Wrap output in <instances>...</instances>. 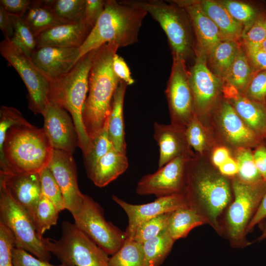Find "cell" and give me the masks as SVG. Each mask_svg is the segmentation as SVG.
<instances>
[{
	"label": "cell",
	"instance_id": "obj_1",
	"mask_svg": "<svg viewBox=\"0 0 266 266\" xmlns=\"http://www.w3.org/2000/svg\"><path fill=\"white\" fill-rule=\"evenodd\" d=\"M119 48L115 43H107L98 48L91 68L82 119L91 140L102 129L108 118L113 95L120 81L112 66Z\"/></svg>",
	"mask_w": 266,
	"mask_h": 266
},
{
	"label": "cell",
	"instance_id": "obj_2",
	"mask_svg": "<svg viewBox=\"0 0 266 266\" xmlns=\"http://www.w3.org/2000/svg\"><path fill=\"white\" fill-rule=\"evenodd\" d=\"M43 128L15 126L6 133L0 153V170L39 173L47 167L54 153Z\"/></svg>",
	"mask_w": 266,
	"mask_h": 266
},
{
	"label": "cell",
	"instance_id": "obj_3",
	"mask_svg": "<svg viewBox=\"0 0 266 266\" xmlns=\"http://www.w3.org/2000/svg\"><path fill=\"white\" fill-rule=\"evenodd\" d=\"M147 13L123 1L107 0L104 10L79 48V60L107 43L123 47L136 43Z\"/></svg>",
	"mask_w": 266,
	"mask_h": 266
},
{
	"label": "cell",
	"instance_id": "obj_4",
	"mask_svg": "<svg viewBox=\"0 0 266 266\" xmlns=\"http://www.w3.org/2000/svg\"><path fill=\"white\" fill-rule=\"evenodd\" d=\"M97 49L82 56L66 74L50 82L49 101L68 111L73 121L78 146L84 156L90 151L92 140L88 135L82 119L83 108L88 92L90 72Z\"/></svg>",
	"mask_w": 266,
	"mask_h": 266
},
{
	"label": "cell",
	"instance_id": "obj_5",
	"mask_svg": "<svg viewBox=\"0 0 266 266\" xmlns=\"http://www.w3.org/2000/svg\"><path fill=\"white\" fill-rule=\"evenodd\" d=\"M144 10L157 21L166 34L173 58L186 61L195 50L192 26L187 12L175 2L161 0H123Z\"/></svg>",
	"mask_w": 266,
	"mask_h": 266
},
{
	"label": "cell",
	"instance_id": "obj_6",
	"mask_svg": "<svg viewBox=\"0 0 266 266\" xmlns=\"http://www.w3.org/2000/svg\"><path fill=\"white\" fill-rule=\"evenodd\" d=\"M185 194L189 207L204 208L215 227L217 219L231 200V190L227 180L214 172H204L190 160L187 171Z\"/></svg>",
	"mask_w": 266,
	"mask_h": 266
},
{
	"label": "cell",
	"instance_id": "obj_7",
	"mask_svg": "<svg viewBox=\"0 0 266 266\" xmlns=\"http://www.w3.org/2000/svg\"><path fill=\"white\" fill-rule=\"evenodd\" d=\"M62 234L57 240L43 238L46 248L67 266H109L108 255L74 225L62 223Z\"/></svg>",
	"mask_w": 266,
	"mask_h": 266
},
{
	"label": "cell",
	"instance_id": "obj_8",
	"mask_svg": "<svg viewBox=\"0 0 266 266\" xmlns=\"http://www.w3.org/2000/svg\"><path fill=\"white\" fill-rule=\"evenodd\" d=\"M0 221L11 232L15 247L22 248L41 260L49 262L51 253L44 244L28 212L11 196L0 181Z\"/></svg>",
	"mask_w": 266,
	"mask_h": 266
},
{
	"label": "cell",
	"instance_id": "obj_9",
	"mask_svg": "<svg viewBox=\"0 0 266 266\" xmlns=\"http://www.w3.org/2000/svg\"><path fill=\"white\" fill-rule=\"evenodd\" d=\"M1 55L19 74L28 92L29 108L34 114H42L49 102L50 81L33 62L31 57L8 37L0 43Z\"/></svg>",
	"mask_w": 266,
	"mask_h": 266
},
{
	"label": "cell",
	"instance_id": "obj_10",
	"mask_svg": "<svg viewBox=\"0 0 266 266\" xmlns=\"http://www.w3.org/2000/svg\"><path fill=\"white\" fill-rule=\"evenodd\" d=\"M72 215L75 226L108 255L115 253L126 239L125 232L107 221L101 206L88 195L84 194L80 210Z\"/></svg>",
	"mask_w": 266,
	"mask_h": 266
},
{
	"label": "cell",
	"instance_id": "obj_11",
	"mask_svg": "<svg viewBox=\"0 0 266 266\" xmlns=\"http://www.w3.org/2000/svg\"><path fill=\"white\" fill-rule=\"evenodd\" d=\"M234 196L227 214L229 234L232 239L242 238L266 192V181L249 183L240 179L233 182Z\"/></svg>",
	"mask_w": 266,
	"mask_h": 266
},
{
	"label": "cell",
	"instance_id": "obj_12",
	"mask_svg": "<svg viewBox=\"0 0 266 266\" xmlns=\"http://www.w3.org/2000/svg\"><path fill=\"white\" fill-rule=\"evenodd\" d=\"M166 94L171 124L185 128L196 114L189 72L185 61L173 58Z\"/></svg>",
	"mask_w": 266,
	"mask_h": 266
},
{
	"label": "cell",
	"instance_id": "obj_13",
	"mask_svg": "<svg viewBox=\"0 0 266 266\" xmlns=\"http://www.w3.org/2000/svg\"><path fill=\"white\" fill-rule=\"evenodd\" d=\"M190 160V158L178 157L155 172L144 175L136 185V193L157 198L184 193Z\"/></svg>",
	"mask_w": 266,
	"mask_h": 266
},
{
	"label": "cell",
	"instance_id": "obj_14",
	"mask_svg": "<svg viewBox=\"0 0 266 266\" xmlns=\"http://www.w3.org/2000/svg\"><path fill=\"white\" fill-rule=\"evenodd\" d=\"M196 55L189 72L195 112L199 118L214 107L222 90L223 81L208 68L205 55L197 51Z\"/></svg>",
	"mask_w": 266,
	"mask_h": 266
},
{
	"label": "cell",
	"instance_id": "obj_15",
	"mask_svg": "<svg viewBox=\"0 0 266 266\" xmlns=\"http://www.w3.org/2000/svg\"><path fill=\"white\" fill-rule=\"evenodd\" d=\"M112 199L127 215L128 224L125 233L126 238L131 239L143 223L161 214L189 207L185 193L159 197L153 201L142 204L128 203L116 196H113Z\"/></svg>",
	"mask_w": 266,
	"mask_h": 266
},
{
	"label": "cell",
	"instance_id": "obj_16",
	"mask_svg": "<svg viewBox=\"0 0 266 266\" xmlns=\"http://www.w3.org/2000/svg\"><path fill=\"white\" fill-rule=\"evenodd\" d=\"M62 192L65 208L73 215L80 210L84 194L79 190L76 167L72 154L54 149L48 166Z\"/></svg>",
	"mask_w": 266,
	"mask_h": 266
},
{
	"label": "cell",
	"instance_id": "obj_17",
	"mask_svg": "<svg viewBox=\"0 0 266 266\" xmlns=\"http://www.w3.org/2000/svg\"><path fill=\"white\" fill-rule=\"evenodd\" d=\"M41 115L43 128L53 148L73 154L78 146V138L72 119L66 110L49 101Z\"/></svg>",
	"mask_w": 266,
	"mask_h": 266
},
{
	"label": "cell",
	"instance_id": "obj_18",
	"mask_svg": "<svg viewBox=\"0 0 266 266\" xmlns=\"http://www.w3.org/2000/svg\"><path fill=\"white\" fill-rule=\"evenodd\" d=\"M0 181L12 198L28 212L36 227L37 207L41 197L39 173L0 170Z\"/></svg>",
	"mask_w": 266,
	"mask_h": 266
},
{
	"label": "cell",
	"instance_id": "obj_19",
	"mask_svg": "<svg viewBox=\"0 0 266 266\" xmlns=\"http://www.w3.org/2000/svg\"><path fill=\"white\" fill-rule=\"evenodd\" d=\"M79 48L43 46L36 48L30 57L50 82L68 73L79 60Z\"/></svg>",
	"mask_w": 266,
	"mask_h": 266
},
{
	"label": "cell",
	"instance_id": "obj_20",
	"mask_svg": "<svg viewBox=\"0 0 266 266\" xmlns=\"http://www.w3.org/2000/svg\"><path fill=\"white\" fill-rule=\"evenodd\" d=\"M185 9L194 32L197 51L206 58L214 48L224 40L214 23L206 15L199 1L179 0L174 1Z\"/></svg>",
	"mask_w": 266,
	"mask_h": 266
},
{
	"label": "cell",
	"instance_id": "obj_21",
	"mask_svg": "<svg viewBox=\"0 0 266 266\" xmlns=\"http://www.w3.org/2000/svg\"><path fill=\"white\" fill-rule=\"evenodd\" d=\"M154 137L159 147L158 166L160 168L178 157L190 158L191 147L185 135V128L155 122Z\"/></svg>",
	"mask_w": 266,
	"mask_h": 266
},
{
	"label": "cell",
	"instance_id": "obj_22",
	"mask_svg": "<svg viewBox=\"0 0 266 266\" xmlns=\"http://www.w3.org/2000/svg\"><path fill=\"white\" fill-rule=\"evenodd\" d=\"M225 96L247 127L262 140L266 139V103L252 100L226 84Z\"/></svg>",
	"mask_w": 266,
	"mask_h": 266
},
{
	"label": "cell",
	"instance_id": "obj_23",
	"mask_svg": "<svg viewBox=\"0 0 266 266\" xmlns=\"http://www.w3.org/2000/svg\"><path fill=\"white\" fill-rule=\"evenodd\" d=\"M218 120L224 135L232 145L249 148L261 144L262 140L247 127L229 101L221 104Z\"/></svg>",
	"mask_w": 266,
	"mask_h": 266
},
{
	"label": "cell",
	"instance_id": "obj_24",
	"mask_svg": "<svg viewBox=\"0 0 266 266\" xmlns=\"http://www.w3.org/2000/svg\"><path fill=\"white\" fill-rule=\"evenodd\" d=\"M92 28L84 20L76 23L56 25L38 34L37 47L80 48Z\"/></svg>",
	"mask_w": 266,
	"mask_h": 266
},
{
	"label": "cell",
	"instance_id": "obj_25",
	"mask_svg": "<svg viewBox=\"0 0 266 266\" xmlns=\"http://www.w3.org/2000/svg\"><path fill=\"white\" fill-rule=\"evenodd\" d=\"M128 166L126 153L113 147L99 160L87 175L96 186L103 187L123 174Z\"/></svg>",
	"mask_w": 266,
	"mask_h": 266
},
{
	"label": "cell",
	"instance_id": "obj_26",
	"mask_svg": "<svg viewBox=\"0 0 266 266\" xmlns=\"http://www.w3.org/2000/svg\"><path fill=\"white\" fill-rule=\"evenodd\" d=\"M203 11L214 23L224 40L238 42L241 38L243 27L230 15L220 2L199 1Z\"/></svg>",
	"mask_w": 266,
	"mask_h": 266
},
{
	"label": "cell",
	"instance_id": "obj_27",
	"mask_svg": "<svg viewBox=\"0 0 266 266\" xmlns=\"http://www.w3.org/2000/svg\"><path fill=\"white\" fill-rule=\"evenodd\" d=\"M128 85L120 80L113 95L111 109L108 117V134L114 148L126 153V143L125 137L123 118V105L125 95Z\"/></svg>",
	"mask_w": 266,
	"mask_h": 266
},
{
	"label": "cell",
	"instance_id": "obj_28",
	"mask_svg": "<svg viewBox=\"0 0 266 266\" xmlns=\"http://www.w3.org/2000/svg\"><path fill=\"white\" fill-rule=\"evenodd\" d=\"M36 36L56 25L64 24L56 15L49 0H33L23 17Z\"/></svg>",
	"mask_w": 266,
	"mask_h": 266
},
{
	"label": "cell",
	"instance_id": "obj_29",
	"mask_svg": "<svg viewBox=\"0 0 266 266\" xmlns=\"http://www.w3.org/2000/svg\"><path fill=\"white\" fill-rule=\"evenodd\" d=\"M205 221L199 211L190 207L181 208L171 212L167 232L175 241L186 237L192 230Z\"/></svg>",
	"mask_w": 266,
	"mask_h": 266
},
{
	"label": "cell",
	"instance_id": "obj_30",
	"mask_svg": "<svg viewBox=\"0 0 266 266\" xmlns=\"http://www.w3.org/2000/svg\"><path fill=\"white\" fill-rule=\"evenodd\" d=\"M239 46L236 41L223 40L214 48L207 58L210 69L222 81H224L230 70Z\"/></svg>",
	"mask_w": 266,
	"mask_h": 266
},
{
	"label": "cell",
	"instance_id": "obj_31",
	"mask_svg": "<svg viewBox=\"0 0 266 266\" xmlns=\"http://www.w3.org/2000/svg\"><path fill=\"white\" fill-rule=\"evenodd\" d=\"M245 49L239 46L234 61L224 81L239 92L245 91L255 74Z\"/></svg>",
	"mask_w": 266,
	"mask_h": 266
},
{
	"label": "cell",
	"instance_id": "obj_32",
	"mask_svg": "<svg viewBox=\"0 0 266 266\" xmlns=\"http://www.w3.org/2000/svg\"><path fill=\"white\" fill-rule=\"evenodd\" d=\"M174 241L166 230L143 243L147 266H160L170 252Z\"/></svg>",
	"mask_w": 266,
	"mask_h": 266
},
{
	"label": "cell",
	"instance_id": "obj_33",
	"mask_svg": "<svg viewBox=\"0 0 266 266\" xmlns=\"http://www.w3.org/2000/svg\"><path fill=\"white\" fill-rule=\"evenodd\" d=\"M109 266H147L142 244L126 238L121 247L109 259Z\"/></svg>",
	"mask_w": 266,
	"mask_h": 266
},
{
	"label": "cell",
	"instance_id": "obj_34",
	"mask_svg": "<svg viewBox=\"0 0 266 266\" xmlns=\"http://www.w3.org/2000/svg\"><path fill=\"white\" fill-rule=\"evenodd\" d=\"M56 15L64 24L84 20L86 0H49Z\"/></svg>",
	"mask_w": 266,
	"mask_h": 266
},
{
	"label": "cell",
	"instance_id": "obj_35",
	"mask_svg": "<svg viewBox=\"0 0 266 266\" xmlns=\"http://www.w3.org/2000/svg\"><path fill=\"white\" fill-rule=\"evenodd\" d=\"M108 127V118L102 129L92 139L91 149L84 156L87 175L92 171L99 160L113 147L109 137Z\"/></svg>",
	"mask_w": 266,
	"mask_h": 266
},
{
	"label": "cell",
	"instance_id": "obj_36",
	"mask_svg": "<svg viewBox=\"0 0 266 266\" xmlns=\"http://www.w3.org/2000/svg\"><path fill=\"white\" fill-rule=\"evenodd\" d=\"M13 23L12 42L29 56L37 47L36 37L23 17L11 16Z\"/></svg>",
	"mask_w": 266,
	"mask_h": 266
},
{
	"label": "cell",
	"instance_id": "obj_37",
	"mask_svg": "<svg viewBox=\"0 0 266 266\" xmlns=\"http://www.w3.org/2000/svg\"><path fill=\"white\" fill-rule=\"evenodd\" d=\"M236 154L240 179L249 183H256L263 180L256 166L253 153L249 148H239Z\"/></svg>",
	"mask_w": 266,
	"mask_h": 266
},
{
	"label": "cell",
	"instance_id": "obj_38",
	"mask_svg": "<svg viewBox=\"0 0 266 266\" xmlns=\"http://www.w3.org/2000/svg\"><path fill=\"white\" fill-rule=\"evenodd\" d=\"M59 212L54 204L41 195L37 207L36 223V231L41 238L47 230L56 225Z\"/></svg>",
	"mask_w": 266,
	"mask_h": 266
},
{
	"label": "cell",
	"instance_id": "obj_39",
	"mask_svg": "<svg viewBox=\"0 0 266 266\" xmlns=\"http://www.w3.org/2000/svg\"><path fill=\"white\" fill-rule=\"evenodd\" d=\"M171 212L161 214L141 224L132 239L142 244L166 230Z\"/></svg>",
	"mask_w": 266,
	"mask_h": 266
},
{
	"label": "cell",
	"instance_id": "obj_40",
	"mask_svg": "<svg viewBox=\"0 0 266 266\" xmlns=\"http://www.w3.org/2000/svg\"><path fill=\"white\" fill-rule=\"evenodd\" d=\"M220 2L232 17L242 26L243 31L253 24L258 15L256 10L246 3L230 0Z\"/></svg>",
	"mask_w": 266,
	"mask_h": 266
},
{
	"label": "cell",
	"instance_id": "obj_41",
	"mask_svg": "<svg viewBox=\"0 0 266 266\" xmlns=\"http://www.w3.org/2000/svg\"><path fill=\"white\" fill-rule=\"evenodd\" d=\"M39 174L41 195L51 201L60 212L66 209L62 192L50 169L46 167Z\"/></svg>",
	"mask_w": 266,
	"mask_h": 266
},
{
	"label": "cell",
	"instance_id": "obj_42",
	"mask_svg": "<svg viewBox=\"0 0 266 266\" xmlns=\"http://www.w3.org/2000/svg\"><path fill=\"white\" fill-rule=\"evenodd\" d=\"M31 124L17 109L2 105L0 109V153L2 151L6 133L15 126H29Z\"/></svg>",
	"mask_w": 266,
	"mask_h": 266
},
{
	"label": "cell",
	"instance_id": "obj_43",
	"mask_svg": "<svg viewBox=\"0 0 266 266\" xmlns=\"http://www.w3.org/2000/svg\"><path fill=\"white\" fill-rule=\"evenodd\" d=\"M185 135L188 144L196 152L202 154L206 145V135L199 119L195 115L185 128Z\"/></svg>",
	"mask_w": 266,
	"mask_h": 266
},
{
	"label": "cell",
	"instance_id": "obj_44",
	"mask_svg": "<svg viewBox=\"0 0 266 266\" xmlns=\"http://www.w3.org/2000/svg\"><path fill=\"white\" fill-rule=\"evenodd\" d=\"M265 16L264 14H258L253 24L243 31L241 38L244 45L259 47L266 39Z\"/></svg>",
	"mask_w": 266,
	"mask_h": 266
},
{
	"label": "cell",
	"instance_id": "obj_45",
	"mask_svg": "<svg viewBox=\"0 0 266 266\" xmlns=\"http://www.w3.org/2000/svg\"><path fill=\"white\" fill-rule=\"evenodd\" d=\"M14 247L12 233L0 221V266H13L12 252Z\"/></svg>",
	"mask_w": 266,
	"mask_h": 266
},
{
	"label": "cell",
	"instance_id": "obj_46",
	"mask_svg": "<svg viewBox=\"0 0 266 266\" xmlns=\"http://www.w3.org/2000/svg\"><path fill=\"white\" fill-rule=\"evenodd\" d=\"M244 92V96L247 98L266 103V70H260L255 73Z\"/></svg>",
	"mask_w": 266,
	"mask_h": 266
},
{
	"label": "cell",
	"instance_id": "obj_47",
	"mask_svg": "<svg viewBox=\"0 0 266 266\" xmlns=\"http://www.w3.org/2000/svg\"><path fill=\"white\" fill-rule=\"evenodd\" d=\"M13 266H67L61 264L54 265L49 262L41 260L23 249L14 247L12 249Z\"/></svg>",
	"mask_w": 266,
	"mask_h": 266
},
{
	"label": "cell",
	"instance_id": "obj_48",
	"mask_svg": "<svg viewBox=\"0 0 266 266\" xmlns=\"http://www.w3.org/2000/svg\"><path fill=\"white\" fill-rule=\"evenodd\" d=\"M106 1L104 0H86L84 20L92 28L103 12Z\"/></svg>",
	"mask_w": 266,
	"mask_h": 266
},
{
	"label": "cell",
	"instance_id": "obj_49",
	"mask_svg": "<svg viewBox=\"0 0 266 266\" xmlns=\"http://www.w3.org/2000/svg\"><path fill=\"white\" fill-rule=\"evenodd\" d=\"M31 2V0H0V6L11 16L23 17Z\"/></svg>",
	"mask_w": 266,
	"mask_h": 266
},
{
	"label": "cell",
	"instance_id": "obj_50",
	"mask_svg": "<svg viewBox=\"0 0 266 266\" xmlns=\"http://www.w3.org/2000/svg\"><path fill=\"white\" fill-rule=\"evenodd\" d=\"M248 60L255 68L266 70V52L258 47L244 45Z\"/></svg>",
	"mask_w": 266,
	"mask_h": 266
},
{
	"label": "cell",
	"instance_id": "obj_51",
	"mask_svg": "<svg viewBox=\"0 0 266 266\" xmlns=\"http://www.w3.org/2000/svg\"><path fill=\"white\" fill-rule=\"evenodd\" d=\"M112 66L115 74L120 80L125 82L128 85H131L134 83L127 63L117 53L113 57Z\"/></svg>",
	"mask_w": 266,
	"mask_h": 266
},
{
	"label": "cell",
	"instance_id": "obj_52",
	"mask_svg": "<svg viewBox=\"0 0 266 266\" xmlns=\"http://www.w3.org/2000/svg\"><path fill=\"white\" fill-rule=\"evenodd\" d=\"M253 157L260 174L266 181V146L261 143L256 146Z\"/></svg>",
	"mask_w": 266,
	"mask_h": 266
},
{
	"label": "cell",
	"instance_id": "obj_53",
	"mask_svg": "<svg viewBox=\"0 0 266 266\" xmlns=\"http://www.w3.org/2000/svg\"><path fill=\"white\" fill-rule=\"evenodd\" d=\"M0 29L4 37L10 39L13 34V23L12 17L0 6Z\"/></svg>",
	"mask_w": 266,
	"mask_h": 266
},
{
	"label": "cell",
	"instance_id": "obj_54",
	"mask_svg": "<svg viewBox=\"0 0 266 266\" xmlns=\"http://www.w3.org/2000/svg\"><path fill=\"white\" fill-rule=\"evenodd\" d=\"M266 218V192L265 194L261 203L248 224L246 230L247 233L251 231L256 225L261 222L263 219Z\"/></svg>",
	"mask_w": 266,
	"mask_h": 266
},
{
	"label": "cell",
	"instance_id": "obj_55",
	"mask_svg": "<svg viewBox=\"0 0 266 266\" xmlns=\"http://www.w3.org/2000/svg\"><path fill=\"white\" fill-rule=\"evenodd\" d=\"M218 168L223 175L233 176L238 172L237 163L231 157Z\"/></svg>",
	"mask_w": 266,
	"mask_h": 266
},
{
	"label": "cell",
	"instance_id": "obj_56",
	"mask_svg": "<svg viewBox=\"0 0 266 266\" xmlns=\"http://www.w3.org/2000/svg\"><path fill=\"white\" fill-rule=\"evenodd\" d=\"M230 157L227 148L224 147L217 148L213 152L212 157L213 164L218 167Z\"/></svg>",
	"mask_w": 266,
	"mask_h": 266
},
{
	"label": "cell",
	"instance_id": "obj_57",
	"mask_svg": "<svg viewBox=\"0 0 266 266\" xmlns=\"http://www.w3.org/2000/svg\"><path fill=\"white\" fill-rule=\"evenodd\" d=\"M266 238V226H265L262 234L259 237L258 240L259 241H261Z\"/></svg>",
	"mask_w": 266,
	"mask_h": 266
},
{
	"label": "cell",
	"instance_id": "obj_58",
	"mask_svg": "<svg viewBox=\"0 0 266 266\" xmlns=\"http://www.w3.org/2000/svg\"><path fill=\"white\" fill-rule=\"evenodd\" d=\"M262 50L266 52V39H265L263 43L261 44L259 47Z\"/></svg>",
	"mask_w": 266,
	"mask_h": 266
},
{
	"label": "cell",
	"instance_id": "obj_59",
	"mask_svg": "<svg viewBox=\"0 0 266 266\" xmlns=\"http://www.w3.org/2000/svg\"><path fill=\"white\" fill-rule=\"evenodd\" d=\"M265 28H266V15L265 16Z\"/></svg>",
	"mask_w": 266,
	"mask_h": 266
}]
</instances>
